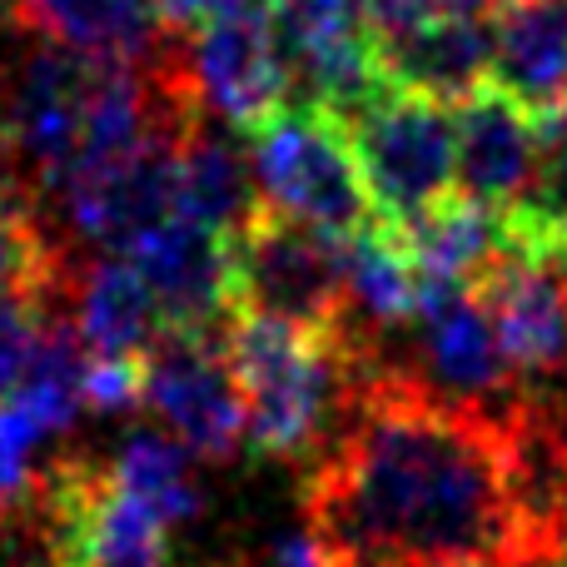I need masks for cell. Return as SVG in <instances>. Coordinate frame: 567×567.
<instances>
[{"instance_id": "obj_1", "label": "cell", "mask_w": 567, "mask_h": 567, "mask_svg": "<svg viewBox=\"0 0 567 567\" xmlns=\"http://www.w3.org/2000/svg\"><path fill=\"white\" fill-rule=\"evenodd\" d=\"M303 513L343 567L543 563L513 483L508 409L458 403L419 373H363Z\"/></svg>"}, {"instance_id": "obj_2", "label": "cell", "mask_w": 567, "mask_h": 567, "mask_svg": "<svg viewBox=\"0 0 567 567\" xmlns=\"http://www.w3.org/2000/svg\"><path fill=\"white\" fill-rule=\"evenodd\" d=\"M225 353L245 389L255 453L289 463L319 449L333 419L349 409L363 343L329 323L235 309V319L225 323Z\"/></svg>"}, {"instance_id": "obj_3", "label": "cell", "mask_w": 567, "mask_h": 567, "mask_svg": "<svg viewBox=\"0 0 567 567\" xmlns=\"http://www.w3.org/2000/svg\"><path fill=\"white\" fill-rule=\"evenodd\" d=\"M249 169H255L259 205L323 235L343 239L379 219L343 120L309 100L284 105L269 125L249 135Z\"/></svg>"}, {"instance_id": "obj_4", "label": "cell", "mask_w": 567, "mask_h": 567, "mask_svg": "<svg viewBox=\"0 0 567 567\" xmlns=\"http://www.w3.org/2000/svg\"><path fill=\"white\" fill-rule=\"evenodd\" d=\"M449 110L453 105L433 95L389 85L343 120L379 219L409 225L458 195V120Z\"/></svg>"}, {"instance_id": "obj_5", "label": "cell", "mask_w": 567, "mask_h": 567, "mask_svg": "<svg viewBox=\"0 0 567 567\" xmlns=\"http://www.w3.org/2000/svg\"><path fill=\"white\" fill-rule=\"evenodd\" d=\"M90 80L95 55H80L60 40L25 55L16 75L0 80V179L10 189H65L80 165Z\"/></svg>"}, {"instance_id": "obj_6", "label": "cell", "mask_w": 567, "mask_h": 567, "mask_svg": "<svg viewBox=\"0 0 567 567\" xmlns=\"http://www.w3.org/2000/svg\"><path fill=\"white\" fill-rule=\"evenodd\" d=\"M50 567H175L169 523L120 488V478L75 458L40 478Z\"/></svg>"}, {"instance_id": "obj_7", "label": "cell", "mask_w": 567, "mask_h": 567, "mask_svg": "<svg viewBox=\"0 0 567 567\" xmlns=\"http://www.w3.org/2000/svg\"><path fill=\"white\" fill-rule=\"evenodd\" d=\"M235 249L239 309H265L284 319L349 329V289H343V239L313 225L255 205V215L229 235Z\"/></svg>"}, {"instance_id": "obj_8", "label": "cell", "mask_w": 567, "mask_h": 567, "mask_svg": "<svg viewBox=\"0 0 567 567\" xmlns=\"http://www.w3.org/2000/svg\"><path fill=\"white\" fill-rule=\"evenodd\" d=\"M175 75L195 105L215 110L229 130H239L249 140L289 105L293 65L284 55L275 20L215 16L205 25H195L189 55Z\"/></svg>"}, {"instance_id": "obj_9", "label": "cell", "mask_w": 567, "mask_h": 567, "mask_svg": "<svg viewBox=\"0 0 567 567\" xmlns=\"http://www.w3.org/2000/svg\"><path fill=\"white\" fill-rule=\"evenodd\" d=\"M145 403L199 458H229L249 439L245 389H239L235 363H229L225 343H215V333L169 329L150 349Z\"/></svg>"}, {"instance_id": "obj_10", "label": "cell", "mask_w": 567, "mask_h": 567, "mask_svg": "<svg viewBox=\"0 0 567 567\" xmlns=\"http://www.w3.org/2000/svg\"><path fill=\"white\" fill-rule=\"evenodd\" d=\"M473 293L493 313L518 379L567 373V245H508Z\"/></svg>"}, {"instance_id": "obj_11", "label": "cell", "mask_w": 567, "mask_h": 567, "mask_svg": "<svg viewBox=\"0 0 567 567\" xmlns=\"http://www.w3.org/2000/svg\"><path fill=\"white\" fill-rule=\"evenodd\" d=\"M419 363L423 383L458 403H513L518 369H513L503 333L473 284H423L419 299Z\"/></svg>"}, {"instance_id": "obj_12", "label": "cell", "mask_w": 567, "mask_h": 567, "mask_svg": "<svg viewBox=\"0 0 567 567\" xmlns=\"http://www.w3.org/2000/svg\"><path fill=\"white\" fill-rule=\"evenodd\" d=\"M125 259H135V269L150 279L169 329L215 333L219 323L235 319V249L219 229L175 209L150 235H140Z\"/></svg>"}, {"instance_id": "obj_13", "label": "cell", "mask_w": 567, "mask_h": 567, "mask_svg": "<svg viewBox=\"0 0 567 567\" xmlns=\"http://www.w3.org/2000/svg\"><path fill=\"white\" fill-rule=\"evenodd\" d=\"M453 120H458V195L508 215L538 175L543 115L488 80L453 105Z\"/></svg>"}, {"instance_id": "obj_14", "label": "cell", "mask_w": 567, "mask_h": 567, "mask_svg": "<svg viewBox=\"0 0 567 567\" xmlns=\"http://www.w3.org/2000/svg\"><path fill=\"white\" fill-rule=\"evenodd\" d=\"M383 60V75L399 90H419L443 105H458L473 90L493 80V35L473 10L443 16L433 25H419L409 35L373 40Z\"/></svg>"}, {"instance_id": "obj_15", "label": "cell", "mask_w": 567, "mask_h": 567, "mask_svg": "<svg viewBox=\"0 0 567 567\" xmlns=\"http://www.w3.org/2000/svg\"><path fill=\"white\" fill-rule=\"evenodd\" d=\"M493 85L548 115L567 80V0H513L488 16Z\"/></svg>"}, {"instance_id": "obj_16", "label": "cell", "mask_w": 567, "mask_h": 567, "mask_svg": "<svg viewBox=\"0 0 567 567\" xmlns=\"http://www.w3.org/2000/svg\"><path fill=\"white\" fill-rule=\"evenodd\" d=\"M20 25L45 30L50 40L95 60L145 65L169 30L159 0H10Z\"/></svg>"}, {"instance_id": "obj_17", "label": "cell", "mask_w": 567, "mask_h": 567, "mask_svg": "<svg viewBox=\"0 0 567 567\" xmlns=\"http://www.w3.org/2000/svg\"><path fill=\"white\" fill-rule=\"evenodd\" d=\"M75 329L90 353L150 359V349L169 333V323H165V309H159L155 289H150V279L135 269V259L105 255L80 279Z\"/></svg>"}, {"instance_id": "obj_18", "label": "cell", "mask_w": 567, "mask_h": 567, "mask_svg": "<svg viewBox=\"0 0 567 567\" xmlns=\"http://www.w3.org/2000/svg\"><path fill=\"white\" fill-rule=\"evenodd\" d=\"M343 289H349V333L353 323H363L369 333H389L419 319L423 275L389 219L343 235Z\"/></svg>"}, {"instance_id": "obj_19", "label": "cell", "mask_w": 567, "mask_h": 567, "mask_svg": "<svg viewBox=\"0 0 567 567\" xmlns=\"http://www.w3.org/2000/svg\"><path fill=\"white\" fill-rule=\"evenodd\" d=\"M409 245L423 284H473L503 249L513 245V229L503 209H488L468 195H449L443 205L423 209L409 225H393Z\"/></svg>"}, {"instance_id": "obj_20", "label": "cell", "mask_w": 567, "mask_h": 567, "mask_svg": "<svg viewBox=\"0 0 567 567\" xmlns=\"http://www.w3.org/2000/svg\"><path fill=\"white\" fill-rule=\"evenodd\" d=\"M259 205L255 169L235 155L229 140H219L215 130L189 125L175 145V209L199 225L235 235Z\"/></svg>"}, {"instance_id": "obj_21", "label": "cell", "mask_w": 567, "mask_h": 567, "mask_svg": "<svg viewBox=\"0 0 567 567\" xmlns=\"http://www.w3.org/2000/svg\"><path fill=\"white\" fill-rule=\"evenodd\" d=\"M185 453V443H169L159 433H130L110 458V473L120 478V488L135 493L145 508H155L175 528V523L199 518V488Z\"/></svg>"}, {"instance_id": "obj_22", "label": "cell", "mask_w": 567, "mask_h": 567, "mask_svg": "<svg viewBox=\"0 0 567 567\" xmlns=\"http://www.w3.org/2000/svg\"><path fill=\"white\" fill-rule=\"evenodd\" d=\"M513 245H567V130H543V159L528 195L508 209Z\"/></svg>"}, {"instance_id": "obj_23", "label": "cell", "mask_w": 567, "mask_h": 567, "mask_svg": "<svg viewBox=\"0 0 567 567\" xmlns=\"http://www.w3.org/2000/svg\"><path fill=\"white\" fill-rule=\"evenodd\" d=\"M60 275L55 249L35 229L25 199L0 179V293H40L50 299Z\"/></svg>"}, {"instance_id": "obj_24", "label": "cell", "mask_w": 567, "mask_h": 567, "mask_svg": "<svg viewBox=\"0 0 567 567\" xmlns=\"http://www.w3.org/2000/svg\"><path fill=\"white\" fill-rule=\"evenodd\" d=\"M50 299L40 293H0V399L16 393L35 373L40 353L50 343Z\"/></svg>"}, {"instance_id": "obj_25", "label": "cell", "mask_w": 567, "mask_h": 567, "mask_svg": "<svg viewBox=\"0 0 567 567\" xmlns=\"http://www.w3.org/2000/svg\"><path fill=\"white\" fill-rule=\"evenodd\" d=\"M150 359H125V353H85V409L95 413H125L145 403Z\"/></svg>"}, {"instance_id": "obj_26", "label": "cell", "mask_w": 567, "mask_h": 567, "mask_svg": "<svg viewBox=\"0 0 567 567\" xmlns=\"http://www.w3.org/2000/svg\"><path fill=\"white\" fill-rule=\"evenodd\" d=\"M468 10L463 0H363V20H369V35L373 40H393V35H409L419 25H433L443 16H458ZM478 16V10H473Z\"/></svg>"}, {"instance_id": "obj_27", "label": "cell", "mask_w": 567, "mask_h": 567, "mask_svg": "<svg viewBox=\"0 0 567 567\" xmlns=\"http://www.w3.org/2000/svg\"><path fill=\"white\" fill-rule=\"evenodd\" d=\"M265 567H343L339 553L319 538V533H279L265 548Z\"/></svg>"}, {"instance_id": "obj_28", "label": "cell", "mask_w": 567, "mask_h": 567, "mask_svg": "<svg viewBox=\"0 0 567 567\" xmlns=\"http://www.w3.org/2000/svg\"><path fill=\"white\" fill-rule=\"evenodd\" d=\"M159 10H165V20L175 30H195V25H205L209 0H159Z\"/></svg>"}, {"instance_id": "obj_29", "label": "cell", "mask_w": 567, "mask_h": 567, "mask_svg": "<svg viewBox=\"0 0 567 567\" xmlns=\"http://www.w3.org/2000/svg\"><path fill=\"white\" fill-rule=\"evenodd\" d=\"M543 130H567V80H563V95L553 100V110L543 115Z\"/></svg>"}, {"instance_id": "obj_30", "label": "cell", "mask_w": 567, "mask_h": 567, "mask_svg": "<svg viewBox=\"0 0 567 567\" xmlns=\"http://www.w3.org/2000/svg\"><path fill=\"white\" fill-rule=\"evenodd\" d=\"M468 10H478V16H493V10H503V6H513V0H463Z\"/></svg>"}, {"instance_id": "obj_31", "label": "cell", "mask_w": 567, "mask_h": 567, "mask_svg": "<svg viewBox=\"0 0 567 567\" xmlns=\"http://www.w3.org/2000/svg\"><path fill=\"white\" fill-rule=\"evenodd\" d=\"M538 567H567V548H563V553H558V558H543V563H538Z\"/></svg>"}]
</instances>
